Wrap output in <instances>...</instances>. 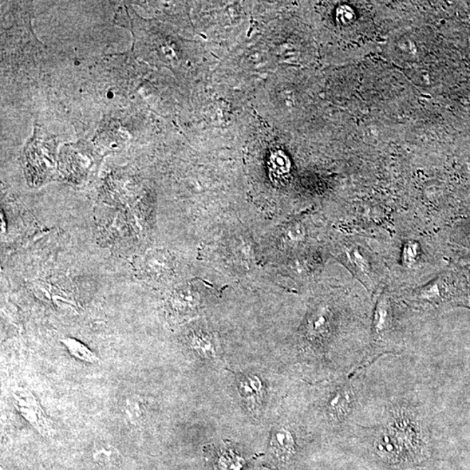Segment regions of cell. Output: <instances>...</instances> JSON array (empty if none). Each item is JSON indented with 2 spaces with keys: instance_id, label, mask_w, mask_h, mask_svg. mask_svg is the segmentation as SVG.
I'll list each match as a JSON object with an SVG mask.
<instances>
[{
  "instance_id": "11",
  "label": "cell",
  "mask_w": 470,
  "mask_h": 470,
  "mask_svg": "<svg viewBox=\"0 0 470 470\" xmlns=\"http://www.w3.org/2000/svg\"><path fill=\"white\" fill-rule=\"evenodd\" d=\"M237 384L240 397L247 402L251 409H256L260 399L263 396L262 382L254 375H247V377L242 375L237 379Z\"/></svg>"
},
{
  "instance_id": "4",
  "label": "cell",
  "mask_w": 470,
  "mask_h": 470,
  "mask_svg": "<svg viewBox=\"0 0 470 470\" xmlns=\"http://www.w3.org/2000/svg\"><path fill=\"white\" fill-rule=\"evenodd\" d=\"M371 449L382 464L391 467H404L417 464L412 454L388 426H379L373 434Z\"/></svg>"
},
{
  "instance_id": "18",
  "label": "cell",
  "mask_w": 470,
  "mask_h": 470,
  "mask_svg": "<svg viewBox=\"0 0 470 470\" xmlns=\"http://www.w3.org/2000/svg\"><path fill=\"white\" fill-rule=\"evenodd\" d=\"M466 280H467L468 286V294H469V305H470V272H469L468 276H465Z\"/></svg>"
},
{
  "instance_id": "12",
  "label": "cell",
  "mask_w": 470,
  "mask_h": 470,
  "mask_svg": "<svg viewBox=\"0 0 470 470\" xmlns=\"http://www.w3.org/2000/svg\"><path fill=\"white\" fill-rule=\"evenodd\" d=\"M329 310L322 307L311 315L307 323V331L310 337L320 338L325 337L329 331L331 324Z\"/></svg>"
},
{
  "instance_id": "15",
  "label": "cell",
  "mask_w": 470,
  "mask_h": 470,
  "mask_svg": "<svg viewBox=\"0 0 470 470\" xmlns=\"http://www.w3.org/2000/svg\"><path fill=\"white\" fill-rule=\"evenodd\" d=\"M148 271L153 275H164L171 270V263L168 259V256L160 252H153L149 255L147 260Z\"/></svg>"
},
{
  "instance_id": "3",
  "label": "cell",
  "mask_w": 470,
  "mask_h": 470,
  "mask_svg": "<svg viewBox=\"0 0 470 470\" xmlns=\"http://www.w3.org/2000/svg\"><path fill=\"white\" fill-rule=\"evenodd\" d=\"M339 256L367 290L371 292L377 290L382 277L377 270L374 256L369 248L361 243L347 242L341 247Z\"/></svg>"
},
{
  "instance_id": "9",
  "label": "cell",
  "mask_w": 470,
  "mask_h": 470,
  "mask_svg": "<svg viewBox=\"0 0 470 470\" xmlns=\"http://www.w3.org/2000/svg\"><path fill=\"white\" fill-rule=\"evenodd\" d=\"M270 444L272 452L280 461H287L295 455L294 437L285 429H277L272 433Z\"/></svg>"
},
{
  "instance_id": "1",
  "label": "cell",
  "mask_w": 470,
  "mask_h": 470,
  "mask_svg": "<svg viewBox=\"0 0 470 470\" xmlns=\"http://www.w3.org/2000/svg\"><path fill=\"white\" fill-rule=\"evenodd\" d=\"M407 301L421 310H439L446 307L469 305L467 280L444 274L406 296Z\"/></svg>"
},
{
  "instance_id": "5",
  "label": "cell",
  "mask_w": 470,
  "mask_h": 470,
  "mask_svg": "<svg viewBox=\"0 0 470 470\" xmlns=\"http://www.w3.org/2000/svg\"><path fill=\"white\" fill-rule=\"evenodd\" d=\"M396 320L392 302L386 291L379 295L374 310L371 337L374 347L389 346V341L394 330Z\"/></svg>"
},
{
  "instance_id": "10",
  "label": "cell",
  "mask_w": 470,
  "mask_h": 470,
  "mask_svg": "<svg viewBox=\"0 0 470 470\" xmlns=\"http://www.w3.org/2000/svg\"><path fill=\"white\" fill-rule=\"evenodd\" d=\"M94 463L104 469H116L122 464V456L117 448L106 441H98L93 449Z\"/></svg>"
},
{
  "instance_id": "13",
  "label": "cell",
  "mask_w": 470,
  "mask_h": 470,
  "mask_svg": "<svg viewBox=\"0 0 470 470\" xmlns=\"http://www.w3.org/2000/svg\"><path fill=\"white\" fill-rule=\"evenodd\" d=\"M189 344L201 357H213L215 354V342L211 334L205 332H195L189 337Z\"/></svg>"
},
{
  "instance_id": "6",
  "label": "cell",
  "mask_w": 470,
  "mask_h": 470,
  "mask_svg": "<svg viewBox=\"0 0 470 470\" xmlns=\"http://www.w3.org/2000/svg\"><path fill=\"white\" fill-rule=\"evenodd\" d=\"M13 399L16 409L34 429L45 436L52 434L50 422L31 391L23 388L15 389Z\"/></svg>"
},
{
  "instance_id": "8",
  "label": "cell",
  "mask_w": 470,
  "mask_h": 470,
  "mask_svg": "<svg viewBox=\"0 0 470 470\" xmlns=\"http://www.w3.org/2000/svg\"><path fill=\"white\" fill-rule=\"evenodd\" d=\"M200 299L192 287L180 288L169 299L168 309L178 319L192 317L199 310Z\"/></svg>"
},
{
  "instance_id": "7",
  "label": "cell",
  "mask_w": 470,
  "mask_h": 470,
  "mask_svg": "<svg viewBox=\"0 0 470 470\" xmlns=\"http://www.w3.org/2000/svg\"><path fill=\"white\" fill-rule=\"evenodd\" d=\"M357 394L352 386L342 385L330 394L325 405L327 417L330 420L342 422L354 410Z\"/></svg>"
},
{
  "instance_id": "14",
  "label": "cell",
  "mask_w": 470,
  "mask_h": 470,
  "mask_svg": "<svg viewBox=\"0 0 470 470\" xmlns=\"http://www.w3.org/2000/svg\"><path fill=\"white\" fill-rule=\"evenodd\" d=\"M62 343L66 347L69 353L78 360L90 363V364H96V363L100 362V359L98 358L97 355L88 347L83 344L78 339L66 338L62 339Z\"/></svg>"
},
{
  "instance_id": "17",
  "label": "cell",
  "mask_w": 470,
  "mask_h": 470,
  "mask_svg": "<svg viewBox=\"0 0 470 470\" xmlns=\"http://www.w3.org/2000/svg\"><path fill=\"white\" fill-rule=\"evenodd\" d=\"M125 412L129 422L134 426L140 424L144 417V405L137 397L128 398L125 404Z\"/></svg>"
},
{
  "instance_id": "2",
  "label": "cell",
  "mask_w": 470,
  "mask_h": 470,
  "mask_svg": "<svg viewBox=\"0 0 470 470\" xmlns=\"http://www.w3.org/2000/svg\"><path fill=\"white\" fill-rule=\"evenodd\" d=\"M385 425L404 442L417 464L429 457L431 444L429 431L417 410L404 405L391 407Z\"/></svg>"
},
{
  "instance_id": "16",
  "label": "cell",
  "mask_w": 470,
  "mask_h": 470,
  "mask_svg": "<svg viewBox=\"0 0 470 470\" xmlns=\"http://www.w3.org/2000/svg\"><path fill=\"white\" fill-rule=\"evenodd\" d=\"M421 259V247L414 240L406 242L402 247V260L407 267H416Z\"/></svg>"
}]
</instances>
